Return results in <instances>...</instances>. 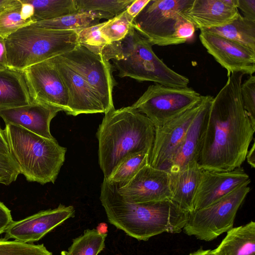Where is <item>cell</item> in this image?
Segmentation results:
<instances>
[{
  "label": "cell",
  "instance_id": "1",
  "mask_svg": "<svg viewBox=\"0 0 255 255\" xmlns=\"http://www.w3.org/2000/svg\"><path fill=\"white\" fill-rule=\"evenodd\" d=\"M243 75L233 73L228 76L211 102L198 161L204 170L231 171L246 160L255 126L242 101Z\"/></svg>",
  "mask_w": 255,
  "mask_h": 255
},
{
  "label": "cell",
  "instance_id": "2",
  "mask_svg": "<svg viewBox=\"0 0 255 255\" xmlns=\"http://www.w3.org/2000/svg\"><path fill=\"white\" fill-rule=\"evenodd\" d=\"M100 201L109 222L128 236L146 241L164 232H181L189 213L170 199L135 203L124 200L116 183L104 178Z\"/></svg>",
  "mask_w": 255,
  "mask_h": 255
},
{
  "label": "cell",
  "instance_id": "3",
  "mask_svg": "<svg viewBox=\"0 0 255 255\" xmlns=\"http://www.w3.org/2000/svg\"><path fill=\"white\" fill-rule=\"evenodd\" d=\"M154 134L151 122L131 106L105 113L97 132L99 163L104 179L128 156L150 154Z\"/></svg>",
  "mask_w": 255,
  "mask_h": 255
},
{
  "label": "cell",
  "instance_id": "4",
  "mask_svg": "<svg viewBox=\"0 0 255 255\" xmlns=\"http://www.w3.org/2000/svg\"><path fill=\"white\" fill-rule=\"evenodd\" d=\"M10 155L20 174L41 184L54 183L65 158L66 148L20 126L5 125Z\"/></svg>",
  "mask_w": 255,
  "mask_h": 255
},
{
  "label": "cell",
  "instance_id": "5",
  "mask_svg": "<svg viewBox=\"0 0 255 255\" xmlns=\"http://www.w3.org/2000/svg\"><path fill=\"white\" fill-rule=\"evenodd\" d=\"M4 42L8 67L21 70L71 51L79 44L75 30L48 29L34 22L7 36Z\"/></svg>",
  "mask_w": 255,
  "mask_h": 255
},
{
  "label": "cell",
  "instance_id": "6",
  "mask_svg": "<svg viewBox=\"0 0 255 255\" xmlns=\"http://www.w3.org/2000/svg\"><path fill=\"white\" fill-rule=\"evenodd\" d=\"M122 57L112 60L121 78L151 81L174 88H186L189 80L168 67L154 53L152 45L131 25L121 41Z\"/></svg>",
  "mask_w": 255,
  "mask_h": 255
},
{
  "label": "cell",
  "instance_id": "7",
  "mask_svg": "<svg viewBox=\"0 0 255 255\" xmlns=\"http://www.w3.org/2000/svg\"><path fill=\"white\" fill-rule=\"evenodd\" d=\"M193 2V0H150L134 18L131 26L152 45L181 44L178 30L188 20L185 12Z\"/></svg>",
  "mask_w": 255,
  "mask_h": 255
},
{
  "label": "cell",
  "instance_id": "8",
  "mask_svg": "<svg viewBox=\"0 0 255 255\" xmlns=\"http://www.w3.org/2000/svg\"><path fill=\"white\" fill-rule=\"evenodd\" d=\"M250 183L246 182L207 207L189 213L185 233L210 241L233 228L237 211L251 190Z\"/></svg>",
  "mask_w": 255,
  "mask_h": 255
},
{
  "label": "cell",
  "instance_id": "9",
  "mask_svg": "<svg viewBox=\"0 0 255 255\" xmlns=\"http://www.w3.org/2000/svg\"><path fill=\"white\" fill-rule=\"evenodd\" d=\"M203 97L191 88L155 84L149 86L131 107L145 115L156 128L196 106Z\"/></svg>",
  "mask_w": 255,
  "mask_h": 255
},
{
  "label": "cell",
  "instance_id": "10",
  "mask_svg": "<svg viewBox=\"0 0 255 255\" xmlns=\"http://www.w3.org/2000/svg\"><path fill=\"white\" fill-rule=\"evenodd\" d=\"M60 56L86 82L105 114L115 109L113 91L117 83L113 72L116 69L109 61L80 44Z\"/></svg>",
  "mask_w": 255,
  "mask_h": 255
},
{
  "label": "cell",
  "instance_id": "11",
  "mask_svg": "<svg viewBox=\"0 0 255 255\" xmlns=\"http://www.w3.org/2000/svg\"><path fill=\"white\" fill-rule=\"evenodd\" d=\"M202 101L162 126L155 128L154 138L149 160L150 166L163 169L178 149L200 109Z\"/></svg>",
  "mask_w": 255,
  "mask_h": 255
},
{
  "label": "cell",
  "instance_id": "12",
  "mask_svg": "<svg viewBox=\"0 0 255 255\" xmlns=\"http://www.w3.org/2000/svg\"><path fill=\"white\" fill-rule=\"evenodd\" d=\"M34 100L44 102L68 112V94L52 58L24 70Z\"/></svg>",
  "mask_w": 255,
  "mask_h": 255
},
{
  "label": "cell",
  "instance_id": "13",
  "mask_svg": "<svg viewBox=\"0 0 255 255\" xmlns=\"http://www.w3.org/2000/svg\"><path fill=\"white\" fill-rule=\"evenodd\" d=\"M118 191L124 200L131 203L170 200L169 173L148 164L125 185L118 186Z\"/></svg>",
  "mask_w": 255,
  "mask_h": 255
},
{
  "label": "cell",
  "instance_id": "14",
  "mask_svg": "<svg viewBox=\"0 0 255 255\" xmlns=\"http://www.w3.org/2000/svg\"><path fill=\"white\" fill-rule=\"evenodd\" d=\"M74 215L73 206L60 204L54 209L41 211L23 219L13 221L5 230L4 239L32 243Z\"/></svg>",
  "mask_w": 255,
  "mask_h": 255
},
{
  "label": "cell",
  "instance_id": "15",
  "mask_svg": "<svg viewBox=\"0 0 255 255\" xmlns=\"http://www.w3.org/2000/svg\"><path fill=\"white\" fill-rule=\"evenodd\" d=\"M199 38L207 52L227 71V76L255 72V52L217 35L200 31Z\"/></svg>",
  "mask_w": 255,
  "mask_h": 255
},
{
  "label": "cell",
  "instance_id": "16",
  "mask_svg": "<svg viewBox=\"0 0 255 255\" xmlns=\"http://www.w3.org/2000/svg\"><path fill=\"white\" fill-rule=\"evenodd\" d=\"M52 60L68 94V115L104 113L86 82L60 55Z\"/></svg>",
  "mask_w": 255,
  "mask_h": 255
},
{
  "label": "cell",
  "instance_id": "17",
  "mask_svg": "<svg viewBox=\"0 0 255 255\" xmlns=\"http://www.w3.org/2000/svg\"><path fill=\"white\" fill-rule=\"evenodd\" d=\"M250 180L242 166L229 171L203 170L194 200L193 211L212 204Z\"/></svg>",
  "mask_w": 255,
  "mask_h": 255
},
{
  "label": "cell",
  "instance_id": "18",
  "mask_svg": "<svg viewBox=\"0 0 255 255\" xmlns=\"http://www.w3.org/2000/svg\"><path fill=\"white\" fill-rule=\"evenodd\" d=\"M213 97L203 96L201 107L178 149L163 170L168 173L183 170L198 163L208 113Z\"/></svg>",
  "mask_w": 255,
  "mask_h": 255
},
{
  "label": "cell",
  "instance_id": "19",
  "mask_svg": "<svg viewBox=\"0 0 255 255\" xmlns=\"http://www.w3.org/2000/svg\"><path fill=\"white\" fill-rule=\"evenodd\" d=\"M60 108L34 100L29 105L0 110V116L7 124L20 126L42 137L53 139L50 131L52 119Z\"/></svg>",
  "mask_w": 255,
  "mask_h": 255
},
{
  "label": "cell",
  "instance_id": "20",
  "mask_svg": "<svg viewBox=\"0 0 255 255\" xmlns=\"http://www.w3.org/2000/svg\"><path fill=\"white\" fill-rule=\"evenodd\" d=\"M237 4V0H193L185 15L200 30L222 26L240 13Z\"/></svg>",
  "mask_w": 255,
  "mask_h": 255
},
{
  "label": "cell",
  "instance_id": "21",
  "mask_svg": "<svg viewBox=\"0 0 255 255\" xmlns=\"http://www.w3.org/2000/svg\"><path fill=\"white\" fill-rule=\"evenodd\" d=\"M34 101L23 70L0 71V110L22 107Z\"/></svg>",
  "mask_w": 255,
  "mask_h": 255
},
{
  "label": "cell",
  "instance_id": "22",
  "mask_svg": "<svg viewBox=\"0 0 255 255\" xmlns=\"http://www.w3.org/2000/svg\"><path fill=\"white\" fill-rule=\"evenodd\" d=\"M203 169L198 163L180 171L168 173L170 200L188 213L193 211V202Z\"/></svg>",
  "mask_w": 255,
  "mask_h": 255
},
{
  "label": "cell",
  "instance_id": "23",
  "mask_svg": "<svg viewBox=\"0 0 255 255\" xmlns=\"http://www.w3.org/2000/svg\"><path fill=\"white\" fill-rule=\"evenodd\" d=\"M213 251L214 255H255V223L232 228Z\"/></svg>",
  "mask_w": 255,
  "mask_h": 255
},
{
  "label": "cell",
  "instance_id": "24",
  "mask_svg": "<svg viewBox=\"0 0 255 255\" xmlns=\"http://www.w3.org/2000/svg\"><path fill=\"white\" fill-rule=\"evenodd\" d=\"M200 31L219 35L255 52V21L240 13L223 26L205 28Z\"/></svg>",
  "mask_w": 255,
  "mask_h": 255
},
{
  "label": "cell",
  "instance_id": "25",
  "mask_svg": "<svg viewBox=\"0 0 255 255\" xmlns=\"http://www.w3.org/2000/svg\"><path fill=\"white\" fill-rule=\"evenodd\" d=\"M103 22L82 29L75 30L79 44L96 54L102 55L107 61L119 59L122 57L121 41L109 42L100 29Z\"/></svg>",
  "mask_w": 255,
  "mask_h": 255
},
{
  "label": "cell",
  "instance_id": "26",
  "mask_svg": "<svg viewBox=\"0 0 255 255\" xmlns=\"http://www.w3.org/2000/svg\"><path fill=\"white\" fill-rule=\"evenodd\" d=\"M33 7L34 22L53 19L77 12L75 0H22Z\"/></svg>",
  "mask_w": 255,
  "mask_h": 255
},
{
  "label": "cell",
  "instance_id": "27",
  "mask_svg": "<svg viewBox=\"0 0 255 255\" xmlns=\"http://www.w3.org/2000/svg\"><path fill=\"white\" fill-rule=\"evenodd\" d=\"M104 18L101 14L95 12H81L57 18L34 22L39 26L57 30H77L99 23Z\"/></svg>",
  "mask_w": 255,
  "mask_h": 255
},
{
  "label": "cell",
  "instance_id": "28",
  "mask_svg": "<svg viewBox=\"0 0 255 255\" xmlns=\"http://www.w3.org/2000/svg\"><path fill=\"white\" fill-rule=\"evenodd\" d=\"M107 234H101L96 229H87L84 234L73 239L67 251L61 255H98L105 247Z\"/></svg>",
  "mask_w": 255,
  "mask_h": 255
},
{
  "label": "cell",
  "instance_id": "29",
  "mask_svg": "<svg viewBox=\"0 0 255 255\" xmlns=\"http://www.w3.org/2000/svg\"><path fill=\"white\" fill-rule=\"evenodd\" d=\"M149 153L139 152L128 156L117 166L106 180L116 183L119 187L124 186L143 167L149 164Z\"/></svg>",
  "mask_w": 255,
  "mask_h": 255
},
{
  "label": "cell",
  "instance_id": "30",
  "mask_svg": "<svg viewBox=\"0 0 255 255\" xmlns=\"http://www.w3.org/2000/svg\"><path fill=\"white\" fill-rule=\"evenodd\" d=\"M134 0H75L77 12H95L108 20L125 11Z\"/></svg>",
  "mask_w": 255,
  "mask_h": 255
},
{
  "label": "cell",
  "instance_id": "31",
  "mask_svg": "<svg viewBox=\"0 0 255 255\" xmlns=\"http://www.w3.org/2000/svg\"><path fill=\"white\" fill-rule=\"evenodd\" d=\"M22 3L11 0L0 10V37L5 38L19 29L33 23L21 15Z\"/></svg>",
  "mask_w": 255,
  "mask_h": 255
},
{
  "label": "cell",
  "instance_id": "32",
  "mask_svg": "<svg viewBox=\"0 0 255 255\" xmlns=\"http://www.w3.org/2000/svg\"><path fill=\"white\" fill-rule=\"evenodd\" d=\"M134 18L126 10L114 17L103 22L100 30L110 42H121L128 34Z\"/></svg>",
  "mask_w": 255,
  "mask_h": 255
},
{
  "label": "cell",
  "instance_id": "33",
  "mask_svg": "<svg viewBox=\"0 0 255 255\" xmlns=\"http://www.w3.org/2000/svg\"><path fill=\"white\" fill-rule=\"evenodd\" d=\"M0 255H52L43 244L0 239Z\"/></svg>",
  "mask_w": 255,
  "mask_h": 255
},
{
  "label": "cell",
  "instance_id": "34",
  "mask_svg": "<svg viewBox=\"0 0 255 255\" xmlns=\"http://www.w3.org/2000/svg\"><path fill=\"white\" fill-rule=\"evenodd\" d=\"M241 94L244 109L255 126V76L252 75L242 83Z\"/></svg>",
  "mask_w": 255,
  "mask_h": 255
},
{
  "label": "cell",
  "instance_id": "35",
  "mask_svg": "<svg viewBox=\"0 0 255 255\" xmlns=\"http://www.w3.org/2000/svg\"><path fill=\"white\" fill-rule=\"evenodd\" d=\"M20 174L10 155H0V183L8 185L16 180Z\"/></svg>",
  "mask_w": 255,
  "mask_h": 255
},
{
  "label": "cell",
  "instance_id": "36",
  "mask_svg": "<svg viewBox=\"0 0 255 255\" xmlns=\"http://www.w3.org/2000/svg\"><path fill=\"white\" fill-rule=\"evenodd\" d=\"M237 7L241 10L244 17L255 21V0H237Z\"/></svg>",
  "mask_w": 255,
  "mask_h": 255
},
{
  "label": "cell",
  "instance_id": "37",
  "mask_svg": "<svg viewBox=\"0 0 255 255\" xmlns=\"http://www.w3.org/2000/svg\"><path fill=\"white\" fill-rule=\"evenodd\" d=\"M12 221L10 210L0 201V235L5 232Z\"/></svg>",
  "mask_w": 255,
  "mask_h": 255
},
{
  "label": "cell",
  "instance_id": "38",
  "mask_svg": "<svg viewBox=\"0 0 255 255\" xmlns=\"http://www.w3.org/2000/svg\"><path fill=\"white\" fill-rule=\"evenodd\" d=\"M150 0H134L126 9L127 13L134 18L143 9Z\"/></svg>",
  "mask_w": 255,
  "mask_h": 255
},
{
  "label": "cell",
  "instance_id": "39",
  "mask_svg": "<svg viewBox=\"0 0 255 255\" xmlns=\"http://www.w3.org/2000/svg\"><path fill=\"white\" fill-rule=\"evenodd\" d=\"M7 61L4 38L0 37V71L6 69Z\"/></svg>",
  "mask_w": 255,
  "mask_h": 255
},
{
  "label": "cell",
  "instance_id": "40",
  "mask_svg": "<svg viewBox=\"0 0 255 255\" xmlns=\"http://www.w3.org/2000/svg\"><path fill=\"white\" fill-rule=\"evenodd\" d=\"M0 155H9V149L4 130L0 127Z\"/></svg>",
  "mask_w": 255,
  "mask_h": 255
},
{
  "label": "cell",
  "instance_id": "41",
  "mask_svg": "<svg viewBox=\"0 0 255 255\" xmlns=\"http://www.w3.org/2000/svg\"><path fill=\"white\" fill-rule=\"evenodd\" d=\"M22 3L21 15L22 17L26 20H32V16L33 14V6L27 3L23 2L22 0H20Z\"/></svg>",
  "mask_w": 255,
  "mask_h": 255
},
{
  "label": "cell",
  "instance_id": "42",
  "mask_svg": "<svg viewBox=\"0 0 255 255\" xmlns=\"http://www.w3.org/2000/svg\"><path fill=\"white\" fill-rule=\"evenodd\" d=\"M255 143L254 141L251 148L248 150L246 157V159L247 160L248 163L252 168H254L255 166Z\"/></svg>",
  "mask_w": 255,
  "mask_h": 255
},
{
  "label": "cell",
  "instance_id": "43",
  "mask_svg": "<svg viewBox=\"0 0 255 255\" xmlns=\"http://www.w3.org/2000/svg\"><path fill=\"white\" fill-rule=\"evenodd\" d=\"M189 255H214V254L213 250H204L200 249L196 252L190 254Z\"/></svg>",
  "mask_w": 255,
  "mask_h": 255
},
{
  "label": "cell",
  "instance_id": "44",
  "mask_svg": "<svg viewBox=\"0 0 255 255\" xmlns=\"http://www.w3.org/2000/svg\"><path fill=\"white\" fill-rule=\"evenodd\" d=\"M96 230L100 234H107L108 226L105 223H101L98 225Z\"/></svg>",
  "mask_w": 255,
  "mask_h": 255
},
{
  "label": "cell",
  "instance_id": "45",
  "mask_svg": "<svg viewBox=\"0 0 255 255\" xmlns=\"http://www.w3.org/2000/svg\"><path fill=\"white\" fill-rule=\"evenodd\" d=\"M10 0H0V8L10 2Z\"/></svg>",
  "mask_w": 255,
  "mask_h": 255
},
{
  "label": "cell",
  "instance_id": "46",
  "mask_svg": "<svg viewBox=\"0 0 255 255\" xmlns=\"http://www.w3.org/2000/svg\"><path fill=\"white\" fill-rule=\"evenodd\" d=\"M11 0H10V1H11ZM9 2H8V3H9ZM6 4H5V5H6ZM5 5H4V6H3L2 7H1V8H0V10H1V9H2V8L4 6H5Z\"/></svg>",
  "mask_w": 255,
  "mask_h": 255
}]
</instances>
